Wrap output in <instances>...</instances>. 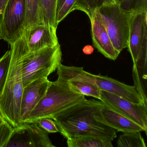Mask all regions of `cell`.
Wrapping results in <instances>:
<instances>
[{
    "instance_id": "cell-29",
    "label": "cell",
    "mask_w": 147,
    "mask_h": 147,
    "mask_svg": "<svg viewBox=\"0 0 147 147\" xmlns=\"http://www.w3.org/2000/svg\"><path fill=\"white\" fill-rule=\"evenodd\" d=\"M5 119L3 117V116L1 114V113L0 112V124L3 123L4 121H5Z\"/></svg>"
},
{
    "instance_id": "cell-5",
    "label": "cell",
    "mask_w": 147,
    "mask_h": 147,
    "mask_svg": "<svg viewBox=\"0 0 147 147\" xmlns=\"http://www.w3.org/2000/svg\"><path fill=\"white\" fill-rule=\"evenodd\" d=\"M97 11L113 46L120 53L128 47L130 22L133 13L122 10L115 2L102 6Z\"/></svg>"
},
{
    "instance_id": "cell-27",
    "label": "cell",
    "mask_w": 147,
    "mask_h": 147,
    "mask_svg": "<svg viewBox=\"0 0 147 147\" xmlns=\"http://www.w3.org/2000/svg\"><path fill=\"white\" fill-rule=\"evenodd\" d=\"M94 49L90 45H87L84 47L83 51L84 54L86 55H90L93 52Z\"/></svg>"
},
{
    "instance_id": "cell-2",
    "label": "cell",
    "mask_w": 147,
    "mask_h": 147,
    "mask_svg": "<svg viewBox=\"0 0 147 147\" xmlns=\"http://www.w3.org/2000/svg\"><path fill=\"white\" fill-rule=\"evenodd\" d=\"M11 63L2 94L0 97V112L13 128L21 125L20 110L24 90L22 63L26 47L20 36L11 45Z\"/></svg>"
},
{
    "instance_id": "cell-20",
    "label": "cell",
    "mask_w": 147,
    "mask_h": 147,
    "mask_svg": "<svg viewBox=\"0 0 147 147\" xmlns=\"http://www.w3.org/2000/svg\"><path fill=\"white\" fill-rule=\"evenodd\" d=\"M57 0H41V15L43 24L57 29L55 8Z\"/></svg>"
},
{
    "instance_id": "cell-11",
    "label": "cell",
    "mask_w": 147,
    "mask_h": 147,
    "mask_svg": "<svg viewBox=\"0 0 147 147\" xmlns=\"http://www.w3.org/2000/svg\"><path fill=\"white\" fill-rule=\"evenodd\" d=\"M57 29L42 24L25 28L21 36L28 51H35L59 44Z\"/></svg>"
},
{
    "instance_id": "cell-23",
    "label": "cell",
    "mask_w": 147,
    "mask_h": 147,
    "mask_svg": "<svg viewBox=\"0 0 147 147\" xmlns=\"http://www.w3.org/2000/svg\"><path fill=\"white\" fill-rule=\"evenodd\" d=\"M11 53L8 51L0 59V97L3 93L8 75L11 63Z\"/></svg>"
},
{
    "instance_id": "cell-4",
    "label": "cell",
    "mask_w": 147,
    "mask_h": 147,
    "mask_svg": "<svg viewBox=\"0 0 147 147\" xmlns=\"http://www.w3.org/2000/svg\"><path fill=\"white\" fill-rule=\"evenodd\" d=\"M61 60L62 52L59 44L54 47L32 52L28 51L26 47L22 63L24 87L35 80L48 78L61 63Z\"/></svg>"
},
{
    "instance_id": "cell-19",
    "label": "cell",
    "mask_w": 147,
    "mask_h": 147,
    "mask_svg": "<svg viewBox=\"0 0 147 147\" xmlns=\"http://www.w3.org/2000/svg\"><path fill=\"white\" fill-rule=\"evenodd\" d=\"M141 131L123 132L117 141L118 147H146Z\"/></svg>"
},
{
    "instance_id": "cell-1",
    "label": "cell",
    "mask_w": 147,
    "mask_h": 147,
    "mask_svg": "<svg viewBox=\"0 0 147 147\" xmlns=\"http://www.w3.org/2000/svg\"><path fill=\"white\" fill-rule=\"evenodd\" d=\"M102 101L86 100L53 116L59 132L67 139L82 136H93L113 141L116 130L98 121L95 115Z\"/></svg>"
},
{
    "instance_id": "cell-25",
    "label": "cell",
    "mask_w": 147,
    "mask_h": 147,
    "mask_svg": "<svg viewBox=\"0 0 147 147\" xmlns=\"http://www.w3.org/2000/svg\"><path fill=\"white\" fill-rule=\"evenodd\" d=\"M38 126L48 133H56L59 132V129L55 121L50 118H41L36 120Z\"/></svg>"
},
{
    "instance_id": "cell-28",
    "label": "cell",
    "mask_w": 147,
    "mask_h": 147,
    "mask_svg": "<svg viewBox=\"0 0 147 147\" xmlns=\"http://www.w3.org/2000/svg\"><path fill=\"white\" fill-rule=\"evenodd\" d=\"M8 0H0V14H2Z\"/></svg>"
},
{
    "instance_id": "cell-22",
    "label": "cell",
    "mask_w": 147,
    "mask_h": 147,
    "mask_svg": "<svg viewBox=\"0 0 147 147\" xmlns=\"http://www.w3.org/2000/svg\"><path fill=\"white\" fill-rule=\"evenodd\" d=\"M120 8L126 12L135 13L147 11V0H113Z\"/></svg>"
},
{
    "instance_id": "cell-8",
    "label": "cell",
    "mask_w": 147,
    "mask_h": 147,
    "mask_svg": "<svg viewBox=\"0 0 147 147\" xmlns=\"http://www.w3.org/2000/svg\"><path fill=\"white\" fill-rule=\"evenodd\" d=\"M57 69L58 78L65 81L71 89L85 96L100 99L101 90L95 83L94 75L85 71L82 67L61 63Z\"/></svg>"
},
{
    "instance_id": "cell-7",
    "label": "cell",
    "mask_w": 147,
    "mask_h": 147,
    "mask_svg": "<svg viewBox=\"0 0 147 147\" xmlns=\"http://www.w3.org/2000/svg\"><path fill=\"white\" fill-rule=\"evenodd\" d=\"M26 18V0H8L0 14V39L10 45L23 33Z\"/></svg>"
},
{
    "instance_id": "cell-14",
    "label": "cell",
    "mask_w": 147,
    "mask_h": 147,
    "mask_svg": "<svg viewBox=\"0 0 147 147\" xmlns=\"http://www.w3.org/2000/svg\"><path fill=\"white\" fill-rule=\"evenodd\" d=\"M94 76L95 83L100 90L119 96L136 105L145 104L134 86H128L112 78L100 74Z\"/></svg>"
},
{
    "instance_id": "cell-9",
    "label": "cell",
    "mask_w": 147,
    "mask_h": 147,
    "mask_svg": "<svg viewBox=\"0 0 147 147\" xmlns=\"http://www.w3.org/2000/svg\"><path fill=\"white\" fill-rule=\"evenodd\" d=\"M55 147L49 133L40 128L36 121L25 122L13 128L4 147Z\"/></svg>"
},
{
    "instance_id": "cell-17",
    "label": "cell",
    "mask_w": 147,
    "mask_h": 147,
    "mask_svg": "<svg viewBox=\"0 0 147 147\" xmlns=\"http://www.w3.org/2000/svg\"><path fill=\"white\" fill-rule=\"evenodd\" d=\"M76 10L84 12L82 0H57L55 8L57 24L58 25L68 14Z\"/></svg>"
},
{
    "instance_id": "cell-24",
    "label": "cell",
    "mask_w": 147,
    "mask_h": 147,
    "mask_svg": "<svg viewBox=\"0 0 147 147\" xmlns=\"http://www.w3.org/2000/svg\"><path fill=\"white\" fill-rule=\"evenodd\" d=\"M84 12L89 18L91 15L102 6L114 2L113 0H82Z\"/></svg>"
},
{
    "instance_id": "cell-6",
    "label": "cell",
    "mask_w": 147,
    "mask_h": 147,
    "mask_svg": "<svg viewBox=\"0 0 147 147\" xmlns=\"http://www.w3.org/2000/svg\"><path fill=\"white\" fill-rule=\"evenodd\" d=\"M147 11L132 14L130 22L128 50L132 57L133 66L147 69Z\"/></svg>"
},
{
    "instance_id": "cell-13",
    "label": "cell",
    "mask_w": 147,
    "mask_h": 147,
    "mask_svg": "<svg viewBox=\"0 0 147 147\" xmlns=\"http://www.w3.org/2000/svg\"><path fill=\"white\" fill-rule=\"evenodd\" d=\"M93 43L98 51L107 58L115 61L120 53L113 46L109 35L98 11H95L90 18Z\"/></svg>"
},
{
    "instance_id": "cell-12",
    "label": "cell",
    "mask_w": 147,
    "mask_h": 147,
    "mask_svg": "<svg viewBox=\"0 0 147 147\" xmlns=\"http://www.w3.org/2000/svg\"><path fill=\"white\" fill-rule=\"evenodd\" d=\"M51 82L48 78L38 79L24 88L20 104L22 123L25 122L28 115L45 95Z\"/></svg>"
},
{
    "instance_id": "cell-21",
    "label": "cell",
    "mask_w": 147,
    "mask_h": 147,
    "mask_svg": "<svg viewBox=\"0 0 147 147\" xmlns=\"http://www.w3.org/2000/svg\"><path fill=\"white\" fill-rule=\"evenodd\" d=\"M147 70L138 69L133 67L132 76L134 82V86L139 94L143 101L147 104L146 95V80Z\"/></svg>"
},
{
    "instance_id": "cell-10",
    "label": "cell",
    "mask_w": 147,
    "mask_h": 147,
    "mask_svg": "<svg viewBox=\"0 0 147 147\" xmlns=\"http://www.w3.org/2000/svg\"><path fill=\"white\" fill-rule=\"evenodd\" d=\"M99 100L115 111L140 125L147 134V104L136 105L103 90L100 91Z\"/></svg>"
},
{
    "instance_id": "cell-15",
    "label": "cell",
    "mask_w": 147,
    "mask_h": 147,
    "mask_svg": "<svg viewBox=\"0 0 147 147\" xmlns=\"http://www.w3.org/2000/svg\"><path fill=\"white\" fill-rule=\"evenodd\" d=\"M95 118L98 121L113 128L117 131H144L140 125L115 111L104 103L97 111Z\"/></svg>"
},
{
    "instance_id": "cell-3",
    "label": "cell",
    "mask_w": 147,
    "mask_h": 147,
    "mask_svg": "<svg viewBox=\"0 0 147 147\" xmlns=\"http://www.w3.org/2000/svg\"><path fill=\"white\" fill-rule=\"evenodd\" d=\"M86 100L85 95L71 89L65 81L58 77L55 81L51 82L45 95L25 122L43 117L52 119L57 113Z\"/></svg>"
},
{
    "instance_id": "cell-16",
    "label": "cell",
    "mask_w": 147,
    "mask_h": 147,
    "mask_svg": "<svg viewBox=\"0 0 147 147\" xmlns=\"http://www.w3.org/2000/svg\"><path fill=\"white\" fill-rule=\"evenodd\" d=\"M68 147H113L112 141L93 136H82L67 139Z\"/></svg>"
},
{
    "instance_id": "cell-26",
    "label": "cell",
    "mask_w": 147,
    "mask_h": 147,
    "mask_svg": "<svg viewBox=\"0 0 147 147\" xmlns=\"http://www.w3.org/2000/svg\"><path fill=\"white\" fill-rule=\"evenodd\" d=\"M13 128L6 120L0 124V147H4Z\"/></svg>"
},
{
    "instance_id": "cell-18",
    "label": "cell",
    "mask_w": 147,
    "mask_h": 147,
    "mask_svg": "<svg viewBox=\"0 0 147 147\" xmlns=\"http://www.w3.org/2000/svg\"><path fill=\"white\" fill-rule=\"evenodd\" d=\"M26 18L25 28L43 24L41 15V0H26Z\"/></svg>"
}]
</instances>
